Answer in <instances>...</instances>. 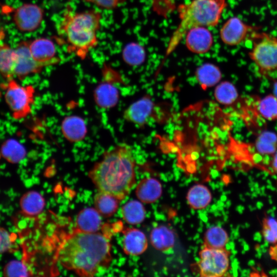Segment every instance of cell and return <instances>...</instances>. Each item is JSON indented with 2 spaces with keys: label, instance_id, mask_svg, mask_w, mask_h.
<instances>
[{
  "label": "cell",
  "instance_id": "obj_9",
  "mask_svg": "<svg viewBox=\"0 0 277 277\" xmlns=\"http://www.w3.org/2000/svg\"><path fill=\"white\" fill-rule=\"evenodd\" d=\"M158 109L150 96H145L131 104L124 112L123 117L127 121L142 127L151 120L160 119Z\"/></svg>",
  "mask_w": 277,
  "mask_h": 277
},
{
  "label": "cell",
  "instance_id": "obj_6",
  "mask_svg": "<svg viewBox=\"0 0 277 277\" xmlns=\"http://www.w3.org/2000/svg\"><path fill=\"white\" fill-rule=\"evenodd\" d=\"M34 94L31 85L22 86L12 80L8 82L4 97L14 118H23L31 113Z\"/></svg>",
  "mask_w": 277,
  "mask_h": 277
},
{
  "label": "cell",
  "instance_id": "obj_36",
  "mask_svg": "<svg viewBox=\"0 0 277 277\" xmlns=\"http://www.w3.org/2000/svg\"><path fill=\"white\" fill-rule=\"evenodd\" d=\"M271 166L274 172L277 174V152L271 156Z\"/></svg>",
  "mask_w": 277,
  "mask_h": 277
},
{
  "label": "cell",
  "instance_id": "obj_34",
  "mask_svg": "<svg viewBox=\"0 0 277 277\" xmlns=\"http://www.w3.org/2000/svg\"><path fill=\"white\" fill-rule=\"evenodd\" d=\"M95 5L102 9L111 10L115 9L126 0H83Z\"/></svg>",
  "mask_w": 277,
  "mask_h": 277
},
{
  "label": "cell",
  "instance_id": "obj_32",
  "mask_svg": "<svg viewBox=\"0 0 277 277\" xmlns=\"http://www.w3.org/2000/svg\"><path fill=\"white\" fill-rule=\"evenodd\" d=\"M5 276H29L33 275L28 266L23 261L13 260L8 263L4 268Z\"/></svg>",
  "mask_w": 277,
  "mask_h": 277
},
{
  "label": "cell",
  "instance_id": "obj_24",
  "mask_svg": "<svg viewBox=\"0 0 277 277\" xmlns=\"http://www.w3.org/2000/svg\"><path fill=\"white\" fill-rule=\"evenodd\" d=\"M195 76L202 87L206 88L217 84L222 78V73L214 64L205 63L196 69Z\"/></svg>",
  "mask_w": 277,
  "mask_h": 277
},
{
  "label": "cell",
  "instance_id": "obj_5",
  "mask_svg": "<svg viewBox=\"0 0 277 277\" xmlns=\"http://www.w3.org/2000/svg\"><path fill=\"white\" fill-rule=\"evenodd\" d=\"M252 47L248 56L262 75L277 71V37L265 32L253 31L249 38Z\"/></svg>",
  "mask_w": 277,
  "mask_h": 277
},
{
  "label": "cell",
  "instance_id": "obj_25",
  "mask_svg": "<svg viewBox=\"0 0 277 277\" xmlns=\"http://www.w3.org/2000/svg\"><path fill=\"white\" fill-rule=\"evenodd\" d=\"M253 146L259 155L271 156L277 152V134L270 131H264L258 136Z\"/></svg>",
  "mask_w": 277,
  "mask_h": 277
},
{
  "label": "cell",
  "instance_id": "obj_22",
  "mask_svg": "<svg viewBox=\"0 0 277 277\" xmlns=\"http://www.w3.org/2000/svg\"><path fill=\"white\" fill-rule=\"evenodd\" d=\"M212 195L210 190L202 184H196L190 188L187 194L189 206L194 209L205 208L211 202Z\"/></svg>",
  "mask_w": 277,
  "mask_h": 277
},
{
  "label": "cell",
  "instance_id": "obj_28",
  "mask_svg": "<svg viewBox=\"0 0 277 277\" xmlns=\"http://www.w3.org/2000/svg\"><path fill=\"white\" fill-rule=\"evenodd\" d=\"M15 60V50L7 44L1 45L0 73L4 77L10 78L14 75Z\"/></svg>",
  "mask_w": 277,
  "mask_h": 277
},
{
  "label": "cell",
  "instance_id": "obj_13",
  "mask_svg": "<svg viewBox=\"0 0 277 277\" xmlns=\"http://www.w3.org/2000/svg\"><path fill=\"white\" fill-rule=\"evenodd\" d=\"M185 43L186 48L195 54H204L212 48L213 38L212 33L205 27L191 29L186 34Z\"/></svg>",
  "mask_w": 277,
  "mask_h": 277
},
{
  "label": "cell",
  "instance_id": "obj_3",
  "mask_svg": "<svg viewBox=\"0 0 277 277\" xmlns=\"http://www.w3.org/2000/svg\"><path fill=\"white\" fill-rule=\"evenodd\" d=\"M102 18L96 9L77 11L67 6L56 25V40L66 46L68 53L84 60L98 44Z\"/></svg>",
  "mask_w": 277,
  "mask_h": 277
},
{
  "label": "cell",
  "instance_id": "obj_29",
  "mask_svg": "<svg viewBox=\"0 0 277 277\" xmlns=\"http://www.w3.org/2000/svg\"><path fill=\"white\" fill-rule=\"evenodd\" d=\"M228 235L224 229L220 226H213L208 228L204 237L205 246L224 248L228 241Z\"/></svg>",
  "mask_w": 277,
  "mask_h": 277
},
{
  "label": "cell",
  "instance_id": "obj_21",
  "mask_svg": "<svg viewBox=\"0 0 277 277\" xmlns=\"http://www.w3.org/2000/svg\"><path fill=\"white\" fill-rule=\"evenodd\" d=\"M1 154L7 162L17 164L22 162L27 154L25 146L13 138H8L1 145Z\"/></svg>",
  "mask_w": 277,
  "mask_h": 277
},
{
  "label": "cell",
  "instance_id": "obj_19",
  "mask_svg": "<svg viewBox=\"0 0 277 277\" xmlns=\"http://www.w3.org/2000/svg\"><path fill=\"white\" fill-rule=\"evenodd\" d=\"M94 98L96 105L104 109L114 107L117 103L119 92L117 88L109 82L100 84L94 92Z\"/></svg>",
  "mask_w": 277,
  "mask_h": 277
},
{
  "label": "cell",
  "instance_id": "obj_12",
  "mask_svg": "<svg viewBox=\"0 0 277 277\" xmlns=\"http://www.w3.org/2000/svg\"><path fill=\"white\" fill-rule=\"evenodd\" d=\"M29 49L35 61L44 67L58 64L61 61L56 44L51 38L42 37L29 41Z\"/></svg>",
  "mask_w": 277,
  "mask_h": 277
},
{
  "label": "cell",
  "instance_id": "obj_30",
  "mask_svg": "<svg viewBox=\"0 0 277 277\" xmlns=\"http://www.w3.org/2000/svg\"><path fill=\"white\" fill-rule=\"evenodd\" d=\"M122 56L125 63L130 66H138L144 63L146 52L144 47L136 43L127 44L122 51Z\"/></svg>",
  "mask_w": 277,
  "mask_h": 277
},
{
  "label": "cell",
  "instance_id": "obj_14",
  "mask_svg": "<svg viewBox=\"0 0 277 277\" xmlns=\"http://www.w3.org/2000/svg\"><path fill=\"white\" fill-rule=\"evenodd\" d=\"M102 217L95 208H84L76 216L73 230L86 233L98 232L103 228Z\"/></svg>",
  "mask_w": 277,
  "mask_h": 277
},
{
  "label": "cell",
  "instance_id": "obj_27",
  "mask_svg": "<svg viewBox=\"0 0 277 277\" xmlns=\"http://www.w3.org/2000/svg\"><path fill=\"white\" fill-rule=\"evenodd\" d=\"M255 111L265 121L277 120V96L268 94L257 101L254 106Z\"/></svg>",
  "mask_w": 277,
  "mask_h": 277
},
{
  "label": "cell",
  "instance_id": "obj_11",
  "mask_svg": "<svg viewBox=\"0 0 277 277\" xmlns=\"http://www.w3.org/2000/svg\"><path fill=\"white\" fill-rule=\"evenodd\" d=\"M15 60L14 75L19 79L41 72L45 68L32 57L29 49V41H21L14 49Z\"/></svg>",
  "mask_w": 277,
  "mask_h": 277
},
{
  "label": "cell",
  "instance_id": "obj_4",
  "mask_svg": "<svg viewBox=\"0 0 277 277\" xmlns=\"http://www.w3.org/2000/svg\"><path fill=\"white\" fill-rule=\"evenodd\" d=\"M227 6L226 0H192L180 5L177 9L180 22L169 39L164 59L175 50L191 29L217 26Z\"/></svg>",
  "mask_w": 277,
  "mask_h": 277
},
{
  "label": "cell",
  "instance_id": "obj_26",
  "mask_svg": "<svg viewBox=\"0 0 277 277\" xmlns=\"http://www.w3.org/2000/svg\"><path fill=\"white\" fill-rule=\"evenodd\" d=\"M122 214L126 223L130 225H137L145 220L146 212L144 206L140 201L131 200L123 206Z\"/></svg>",
  "mask_w": 277,
  "mask_h": 277
},
{
  "label": "cell",
  "instance_id": "obj_8",
  "mask_svg": "<svg viewBox=\"0 0 277 277\" xmlns=\"http://www.w3.org/2000/svg\"><path fill=\"white\" fill-rule=\"evenodd\" d=\"M45 15V10L40 6L33 3H25L15 10L13 19L19 31L32 32L41 27Z\"/></svg>",
  "mask_w": 277,
  "mask_h": 277
},
{
  "label": "cell",
  "instance_id": "obj_18",
  "mask_svg": "<svg viewBox=\"0 0 277 277\" xmlns=\"http://www.w3.org/2000/svg\"><path fill=\"white\" fill-rule=\"evenodd\" d=\"M45 200L36 191H29L24 193L19 200V206L23 214L29 217L39 215L45 206Z\"/></svg>",
  "mask_w": 277,
  "mask_h": 277
},
{
  "label": "cell",
  "instance_id": "obj_10",
  "mask_svg": "<svg viewBox=\"0 0 277 277\" xmlns=\"http://www.w3.org/2000/svg\"><path fill=\"white\" fill-rule=\"evenodd\" d=\"M258 30V27L246 24L237 16H232L222 26L219 35L225 45L236 46L248 39L251 34Z\"/></svg>",
  "mask_w": 277,
  "mask_h": 277
},
{
  "label": "cell",
  "instance_id": "obj_31",
  "mask_svg": "<svg viewBox=\"0 0 277 277\" xmlns=\"http://www.w3.org/2000/svg\"><path fill=\"white\" fill-rule=\"evenodd\" d=\"M214 96L220 104L228 106L235 103L238 99L239 94L233 84L229 82L224 81L216 87Z\"/></svg>",
  "mask_w": 277,
  "mask_h": 277
},
{
  "label": "cell",
  "instance_id": "obj_1",
  "mask_svg": "<svg viewBox=\"0 0 277 277\" xmlns=\"http://www.w3.org/2000/svg\"><path fill=\"white\" fill-rule=\"evenodd\" d=\"M110 235L105 232L73 230L60 245L56 259L65 269L81 276H93L104 271L111 260Z\"/></svg>",
  "mask_w": 277,
  "mask_h": 277
},
{
  "label": "cell",
  "instance_id": "obj_16",
  "mask_svg": "<svg viewBox=\"0 0 277 277\" xmlns=\"http://www.w3.org/2000/svg\"><path fill=\"white\" fill-rule=\"evenodd\" d=\"M61 131L64 137L69 142L77 143L85 137L87 129L86 123L82 117L71 115L63 120Z\"/></svg>",
  "mask_w": 277,
  "mask_h": 277
},
{
  "label": "cell",
  "instance_id": "obj_7",
  "mask_svg": "<svg viewBox=\"0 0 277 277\" xmlns=\"http://www.w3.org/2000/svg\"><path fill=\"white\" fill-rule=\"evenodd\" d=\"M197 265L203 277H219L224 275L229 266V252L224 248L204 246L199 252Z\"/></svg>",
  "mask_w": 277,
  "mask_h": 277
},
{
  "label": "cell",
  "instance_id": "obj_20",
  "mask_svg": "<svg viewBox=\"0 0 277 277\" xmlns=\"http://www.w3.org/2000/svg\"><path fill=\"white\" fill-rule=\"evenodd\" d=\"M150 242L156 249L165 251L171 249L175 242L174 232L168 227L160 225L154 228L150 234Z\"/></svg>",
  "mask_w": 277,
  "mask_h": 277
},
{
  "label": "cell",
  "instance_id": "obj_33",
  "mask_svg": "<svg viewBox=\"0 0 277 277\" xmlns=\"http://www.w3.org/2000/svg\"><path fill=\"white\" fill-rule=\"evenodd\" d=\"M262 234L268 243H277V221L271 217L265 218L263 221Z\"/></svg>",
  "mask_w": 277,
  "mask_h": 277
},
{
  "label": "cell",
  "instance_id": "obj_2",
  "mask_svg": "<svg viewBox=\"0 0 277 277\" xmlns=\"http://www.w3.org/2000/svg\"><path fill=\"white\" fill-rule=\"evenodd\" d=\"M135 161L131 147L120 144L106 150L88 176L98 191L124 200L135 184Z\"/></svg>",
  "mask_w": 277,
  "mask_h": 277
},
{
  "label": "cell",
  "instance_id": "obj_23",
  "mask_svg": "<svg viewBox=\"0 0 277 277\" xmlns=\"http://www.w3.org/2000/svg\"><path fill=\"white\" fill-rule=\"evenodd\" d=\"M120 201L109 193L98 191L94 199V208L102 216L109 217L117 211Z\"/></svg>",
  "mask_w": 277,
  "mask_h": 277
},
{
  "label": "cell",
  "instance_id": "obj_37",
  "mask_svg": "<svg viewBox=\"0 0 277 277\" xmlns=\"http://www.w3.org/2000/svg\"><path fill=\"white\" fill-rule=\"evenodd\" d=\"M269 254L272 259L277 261V245L270 248Z\"/></svg>",
  "mask_w": 277,
  "mask_h": 277
},
{
  "label": "cell",
  "instance_id": "obj_35",
  "mask_svg": "<svg viewBox=\"0 0 277 277\" xmlns=\"http://www.w3.org/2000/svg\"><path fill=\"white\" fill-rule=\"evenodd\" d=\"M13 240L10 233L4 228L0 227V254L10 250Z\"/></svg>",
  "mask_w": 277,
  "mask_h": 277
},
{
  "label": "cell",
  "instance_id": "obj_15",
  "mask_svg": "<svg viewBox=\"0 0 277 277\" xmlns=\"http://www.w3.org/2000/svg\"><path fill=\"white\" fill-rule=\"evenodd\" d=\"M123 250L125 253L138 255L148 247V240L145 233L136 228H127L123 231Z\"/></svg>",
  "mask_w": 277,
  "mask_h": 277
},
{
  "label": "cell",
  "instance_id": "obj_17",
  "mask_svg": "<svg viewBox=\"0 0 277 277\" xmlns=\"http://www.w3.org/2000/svg\"><path fill=\"white\" fill-rule=\"evenodd\" d=\"M162 186L160 182L153 177L142 180L135 189V194L143 203L150 204L156 201L162 195Z\"/></svg>",
  "mask_w": 277,
  "mask_h": 277
}]
</instances>
